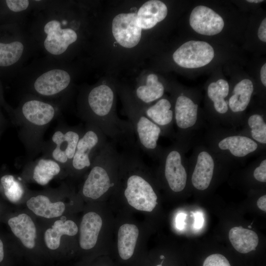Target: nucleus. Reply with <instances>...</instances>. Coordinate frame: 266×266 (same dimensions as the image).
Masks as SVG:
<instances>
[{"label":"nucleus","mask_w":266,"mask_h":266,"mask_svg":"<svg viewBox=\"0 0 266 266\" xmlns=\"http://www.w3.org/2000/svg\"><path fill=\"white\" fill-rule=\"evenodd\" d=\"M186 217V215L183 212H180L178 214L176 219V223L177 228L179 230L184 229L185 226V220Z\"/></svg>","instance_id":"nucleus-38"},{"label":"nucleus","mask_w":266,"mask_h":266,"mask_svg":"<svg viewBox=\"0 0 266 266\" xmlns=\"http://www.w3.org/2000/svg\"><path fill=\"white\" fill-rule=\"evenodd\" d=\"M108 202H105L101 211H91L82 217L80 224V247L89 251L100 245L105 255H109L111 248L115 217Z\"/></svg>","instance_id":"nucleus-4"},{"label":"nucleus","mask_w":266,"mask_h":266,"mask_svg":"<svg viewBox=\"0 0 266 266\" xmlns=\"http://www.w3.org/2000/svg\"><path fill=\"white\" fill-rule=\"evenodd\" d=\"M78 232L77 224L70 220L64 222L62 220L55 222L51 228L48 229L44 233V240L47 247L51 250L57 249L60 244L63 235L74 236Z\"/></svg>","instance_id":"nucleus-23"},{"label":"nucleus","mask_w":266,"mask_h":266,"mask_svg":"<svg viewBox=\"0 0 266 266\" xmlns=\"http://www.w3.org/2000/svg\"><path fill=\"white\" fill-rule=\"evenodd\" d=\"M218 150L236 158H243L256 152L259 144L249 136L230 134L220 137L217 140Z\"/></svg>","instance_id":"nucleus-15"},{"label":"nucleus","mask_w":266,"mask_h":266,"mask_svg":"<svg viewBox=\"0 0 266 266\" xmlns=\"http://www.w3.org/2000/svg\"><path fill=\"white\" fill-rule=\"evenodd\" d=\"M253 90V83L248 79H243L237 83L228 101L231 111L233 113L244 111L249 104Z\"/></svg>","instance_id":"nucleus-25"},{"label":"nucleus","mask_w":266,"mask_h":266,"mask_svg":"<svg viewBox=\"0 0 266 266\" xmlns=\"http://www.w3.org/2000/svg\"><path fill=\"white\" fill-rule=\"evenodd\" d=\"M70 82V76L67 72L61 69H54L39 76L35 81L33 86L38 94L50 96L66 89Z\"/></svg>","instance_id":"nucleus-17"},{"label":"nucleus","mask_w":266,"mask_h":266,"mask_svg":"<svg viewBox=\"0 0 266 266\" xmlns=\"http://www.w3.org/2000/svg\"><path fill=\"white\" fill-rule=\"evenodd\" d=\"M247 1L252 3H259L264 1L263 0H247Z\"/></svg>","instance_id":"nucleus-42"},{"label":"nucleus","mask_w":266,"mask_h":266,"mask_svg":"<svg viewBox=\"0 0 266 266\" xmlns=\"http://www.w3.org/2000/svg\"><path fill=\"white\" fill-rule=\"evenodd\" d=\"M167 14V8L163 2L149 0L139 8L136 14L137 22L141 29H150L163 21Z\"/></svg>","instance_id":"nucleus-19"},{"label":"nucleus","mask_w":266,"mask_h":266,"mask_svg":"<svg viewBox=\"0 0 266 266\" xmlns=\"http://www.w3.org/2000/svg\"><path fill=\"white\" fill-rule=\"evenodd\" d=\"M116 213L109 256L116 266H142L148 254L146 221L139 222L128 213Z\"/></svg>","instance_id":"nucleus-2"},{"label":"nucleus","mask_w":266,"mask_h":266,"mask_svg":"<svg viewBox=\"0 0 266 266\" xmlns=\"http://www.w3.org/2000/svg\"><path fill=\"white\" fill-rule=\"evenodd\" d=\"M80 137L70 166L77 173L90 168L97 155L104 146L107 137L97 126L87 123Z\"/></svg>","instance_id":"nucleus-7"},{"label":"nucleus","mask_w":266,"mask_h":266,"mask_svg":"<svg viewBox=\"0 0 266 266\" xmlns=\"http://www.w3.org/2000/svg\"><path fill=\"white\" fill-rule=\"evenodd\" d=\"M139 150L123 149L120 153L118 182L108 202L114 212L139 213L146 216L158 205L154 178Z\"/></svg>","instance_id":"nucleus-1"},{"label":"nucleus","mask_w":266,"mask_h":266,"mask_svg":"<svg viewBox=\"0 0 266 266\" xmlns=\"http://www.w3.org/2000/svg\"><path fill=\"white\" fill-rule=\"evenodd\" d=\"M254 178L260 182H266V159L263 158L259 165L254 169L253 171Z\"/></svg>","instance_id":"nucleus-32"},{"label":"nucleus","mask_w":266,"mask_h":266,"mask_svg":"<svg viewBox=\"0 0 266 266\" xmlns=\"http://www.w3.org/2000/svg\"><path fill=\"white\" fill-rule=\"evenodd\" d=\"M195 164L191 177L193 186L198 190L207 189L212 180L217 162V157L205 148H200L196 152Z\"/></svg>","instance_id":"nucleus-10"},{"label":"nucleus","mask_w":266,"mask_h":266,"mask_svg":"<svg viewBox=\"0 0 266 266\" xmlns=\"http://www.w3.org/2000/svg\"><path fill=\"white\" fill-rule=\"evenodd\" d=\"M4 194L11 202L15 203L21 200L24 189L21 183L11 175H5L0 179Z\"/></svg>","instance_id":"nucleus-30"},{"label":"nucleus","mask_w":266,"mask_h":266,"mask_svg":"<svg viewBox=\"0 0 266 266\" xmlns=\"http://www.w3.org/2000/svg\"><path fill=\"white\" fill-rule=\"evenodd\" d=\"M248 228H251V226H248Z\"/></svg>","instance_id":"nucleus-43"},{"label":"nucleus","mask_w":266,"mask_h":266,"mask_svg":"<svg viewBox=\"0 0 266 266\" xmlns=\"http://www.w3.org/2000/svg\"><path fill=\"white\" fill-rule=\"evenodd\" d=\"M139 103L145 115L160 128L162 135H170L174 121V111L171 109L170 101L166 98H162L150 106Z\"/></svg>","instance_id":"nucleus-16"},{"label":"nucleus","mask_w":266,"mask_h":266,"mask_svg":"<svg viewBox=\"0 0 266 266\" xmlns=\"http://www.w3.org/2000/svg\"><path fill=\"white\" fill-rule=\"evenodd\" d=\"M120 153L116 145L107 141L95 158L81 188L86 198L108 202L117 184Z\"/></svg>","instance_id":"nucleus-3"},{"label":"nucleus","mask_w":266,"mask_h":266,"mask_svg":"<svg viewBox=\"0 0 266 266\" xmlns=\"http://www.w3.org/2000/svg\"><path fill=\"white\" fill-rule=\"evenodd\" d=\"M194 217V227L196 229H200L203 225L204 219L202 213L200 212L193 213Z\"/></svg>","instance_id":"nucleus-36"},{"label":"nucleus","mask_w":266,"mask_h":266,"mask_svg":"<svg viewBox=\"0 0 266 266\" xmlns=\"http://www.w3.org/2000/svg\"><path fill=\"white\" fill-rule=\"evenodd\" d=\"M83 131L79 128L69 129L65 132L56 131L52 137L55 144L52 153L53 160L58 163L70 165Z\"/></svg>","instance_id":"nucleus-13"},{"label":"nucleus","mask_w":266,"mask_h":266,"mask_svg":"<svg viewBox=\"0 0 266 266\" xmlns=\"http://www.w3.org/2000/svg\"><path fill=\"white\" fill-rule=\"evenodd\" d=\"M112 31L114 38L122 47L132 48L139 42L142 29L135 13H120L113 19Z\"/></svg>","instance_id":"nucleus-9"},{"label":"nucleus","mask_w":266,"mask_h":266,"mask_svg":"<svg viewBox=\"0 0 266 266\" xmlns=\"http://www.w3.org/2000/svg\"><path fill=\"white\" fill-rule=\"evenodd\" d=\"M47 36L44 42L45 49L53 55L65 52L68 46L77 38L76 32L71 29H62L59 21L53 20L47 23L44 28Z\"/></svg>","instance_id":"nucleus-11"},{"label":"nucleus","mask_w":266,"mask_h":266,"mask_svg":"<svg viewBox=\"0 0 266 266\" xmlns=\"http://www.w3.org/2000/svg\"><path fill=\"white\" fill-rule=\"evenodd\" d=\"M60 171L59 164L53 159H41L33 168V178L37 184L45 185Z\"/></svg>","instance_id":"nucleus-27"},{"label":"nucleus","mask_w":266,"mask_h":266,"mask_svg":"<svg viewBox=\"0 0 266 266\" xmlns=\"http://www.w3.org/2000/svg\"><path fill=\"white\" fill-rule=\"evenodd\" d=\"M259 38L262 41L266 42V19L265 18L261 22L258 31Z\"/></svg>","instance_id":"nucleus-37"},{"label":"nucleus","mask_w":266,"mask_h":266,"mask_svg":"<svg viewBox=\"0 0 266 266\" xmlns=\"http://www.w3.org/2000/svg\"><path fill=\"white\" fill-rule=\"evenodd\" d=\"M27 205L35 214L46 218L59 217L65 209L64 202H51L47 197L43 195L32 197L27 201Z\"/></svg>","instance_id":"nucleus-22"},{"label":"nucleus","mask_w":266,"mask_h":266,"mask_svg":"<svg viewBox=\"0 0 266 266\" xmlns=\"http://www.w3.org/2000/svg\"><path fill=\"white\" fill-rule=\"evenodd\" d=\"M125 110L129 121L133 126L136 144L139 149L154 160H158L162 148L158 144L160 128L149 119L136 99L124 95Z\"/></svg>","instance_id":"nucleus-5"},{"label":"nucleus","mask_w":266,"mask_h":266,"mask_svg":"<svg viewBox=\"0 0 266 266\" xmlns=\"http://www.w3.org/2000/svg\"><path fill=\"white\" fill-rule=\"evenodd\" d=\"M96 266H116L108 255L100 256Z\"/></svg>","instance_id":"nucleus-35"},{"label":"nucleus","mask_w":266,"mask_h":266,"mask_svg":"<svg viewBox=\"0 0 266 266\" xmlns=\"http://www.w3.org/2000/svg\"><path fill=\"white\" fill-rule=\"evenodd\" d=\"M22 113L27 122L36 127L49 124L55 116V109L51 104L37 100L26 101L22 106Z\"/></svg>","instance_id":"nucleus-18"},{"label":"nucleus","mask_w":266,"mask_h":266,"mask_svg":"<svg viewBox=\"0 0 266 266\" xmlns=\"http://www.w3.org/2000/svg\"><path fill=\"white\" fill-rule=\"evenodd\" d=\"M229 238L233 248L243 254L255 250L259 243L257 234L242 226L232 228L229 231Z\"/></svg>","instance_id":"nucleus-21"},{"label":"nucleus","mask_w":266,"mask_h":266,"mask_svg":"<svg viewBox=\"0 0 266 266\" xmlns=\"http://www.w3.org/2000/svg\"><path fill=\"white\" fill-rule=\"evenodd\" d=\"M202 266H231L228 259L223 255L214 254L208 256Z\"/></svg>","instance_id":"nucleus-31"},{"label":"nucleus","mask_w":266,"mask_h":266,"mask_svg":"<svg viewBox=\"0 0 266 266\" xmlns=\"http://www.w3.org/2000/svg\"><path fill=\"white\" fill-rule=\"evenodd\" d=\"M250 138L259 144H266V123L264 117L259 114H253L247 120Z\"/></svg>","instance_id":"nucleus-29"},{"label":"nucleus","mask_w":266,"mask_h":266,"mask_svg":"<svg viewBox=\"0 0 266 266\" xmlns=\"http://www.w3.org/2000/svg\"><path fill=\"white\" fill-rule=\"evenodd\" d=\"M12 233L27 248L32 249L35 246L36 231L31 218L22 213L10 218L8 222Z\"/></svg>","instance_id":"nucleus-20"},{"label":"nucleus","mask_w":266,"mask_h":266,"mask_svg":"<svg viewBox=\"0 0 266 266\" xmlns=\"http://www.w3.org/2000/svg\"><path fill=\"white\" fill-rule=\"evenodd\" d=\"M165 258L164 254H160L158 256L159 261L155 262L154 260L147 254L146 259L142 265V266H164V261Z\"/></svg>","instance_id":"nucleus-34"},{"label":"nucleus","mask_w":266,"mask_h":266,"mask_svg":"<svg viewBox=\"0 0 266 266\" xmlns=\"http://www.w3.org/2000/svg\"><path fill=\"white\" fill-rule=\"evenodd\" d=\"M214 56V49L209 43L202 41L191 40L176 49L173 54V59L182 67L195 68L208 64Z\"/></svg>","instance_id":"nucleus-8"},{"label":"nucleus","mask_w":266,"mask_h":266,"mask_svg":"<svg viewBox=\"0 0 266 266\" xmlns=\"http://www.w3.org/2000/svg\"><path fill=\"white\" fill-rule=\"evenodd\" d=\"M198 119V105L186 96H178L174 108V121L177 128L176 143H181L185 133L196 126Z\"/></svg>","instance_id":"nucleus-12"},{"label":"nucleus","mask_w":266,"mask_h":266,"mask_svg":"<svg viewBox=\"0 0 266 266\" xmlns=\"http://www.w3.org/2000/svg\"><path fill=\"white\" fill-rule=\"evenodd\" d=\"M257 204L259 208L266 212V195L260 197L257 200Z\"/></svg>","instance_id":"nucleus-39"},{"label":"nucleus","mask_w":266,"mask_h":266,"mask_svg":"<svg viewBox=\"0 0 266 266\" xmlns=\"http://www.w3.org/2000/svg\"><path fill=\"white\" fill-rule=\"evenodd\" d=\"M189 23L195 32L206 35L219 33L224 26L221 16L211 8L203 5L197 6L193 9Z\"/></svg>","instance_id":"nucleus-14"},{"label":"nucleus","mask_w":266,"mask_h":266,"mask_svg":"<svg viewBox=\"0 0 266 266\" xmlns=\"http://www.w3.org/2000/svg\"><path fill=\"white\" fill-rule=\"evenodd\" d=\"M23 50L24 45L19 41L0 42V66H9L16 63L21 58Z\"/></svg>","instance_id":"nucleus-28"},{"label":"nucleus","mask_w":266,"mask_h":266,"mask_svg":"<svg viewBox=\"0 0 266 266\" xmlns=\"http://www.w3.org/2000/svg\"><path fill=\"white\" fill-rule=\"evenodd\" d=\"M229 92V83L223 79L211 83L208 87V97L213 102L215 111L220 114H225L228 111V104L225 99Z\"/></svg>","instance_id":"nucleus-26"},{"label":"nucleus","mask_w":266,"mask_h":266,"mask_svg":"<svg viewBox=\"0 0 266 266\" xmlns=\"http://www.w3.org/2000/svg\"><path fill=\"white\" fill-rule=\"evenodd\" d=\"M165 92L163 84L154 73L146 77V83L138 86L135 89V98L141 103L147 104L160 99Z\"/></svg>","instance_id":"nucleus-24"},{"label":"nucleus","mask_w":266,"mask_h":266,"mask_svg":"<svg viewBox=\"0 0 266 266\" xmlns=\"http://www.w3.org/2000/svg\"><path fill=\"white\" fill-rule=\"evenodd\" d=\"M184 146L177 143L162 148L158 160L159 169L165 185L173 193H180L185 189L187 173L184 164Z\"/></svg>","instance_id":"nucleus-6"},{"label":"nucleus","mask_w":266,"mask_h":266,"mask_svg":"<svg viewBox=\"0 0 266 266\" xmlns=\"http://www.w3.org/2000/svg\"><path fill=\"white\" fill-rule=\"evenodd\" d=\"M260 77L262 83L265 87L266 86V64H265L261 67Z\"/></svg>","instance_id":"nucleus-40"},{"label":"nucleus","mask_w":266,"mask_h":266,"mask_svg":"<svg viewBox=\"0 0 266 266\" xmlns=\"http://www.w3.org/2000/svg\"><path fill=\"white\" fill-rule=\"evenodd\" d=\"M6 3L10 10L14 12H20L26 10L29 6L27 0H6Z\"/></svg>","instance_id":"nucleus-33"},{"label":"nucleus","mask_w":266,"mask_h":266,"mask_svg":"<svg viewBox=\"0 0 266 266\" xmlns=\"http://www.w3.org/2000/svg\"><path fill=\"white\" fill-rule=\"evenodd\" d=\"M4 257V252H3V243L1 240L0 239V262H1Z\"/></svg>","instance_id":"nucleus-41"}]
</instances>
